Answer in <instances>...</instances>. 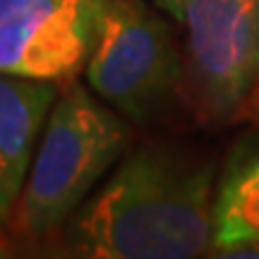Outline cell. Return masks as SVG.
I'll list each match as a JSON object with an SVG mask.
<instances>
[{"instance_id": "6da1fadb", "label": "cell", "mask_w": 259, "mask_h": 259, "mask_svg": "<svg viewBox=\"0 0 259 259\" xmlns=\"http://www.w3.org/2000/svg\"><path fill=\"white\" fill-rule=\"evenodd\" d=\"M213 163L168 149L127 154L72 223V250L99 259H190L213 245Z\"/></svg>"}, {"instance_id": "7a4b0ae2", "label": "cell", "mask_w": 259, "mask_h": 259, "mask_svg": "<svg viewBox=\"0 0 259 259\" xmlns=\"http://www.w3.org/2000/svg\"><path fill=\"white\" fill-rule=\"evenodd\" d=\"M127 147L118 115L72 82L53 103L41 144L17 202V228L27 238L58 231Z\"/></svg>"}, {"instance_id": "3957f363", "label": "cell", "mask_w": 259, "mask_h": 259, "mask_svg": "<svg viewBox=\"0 0 259 259\" xmlns=\"http://www.w3.org/2000/svg\"><path fill=\"white\" fill-rule=\"evenodd\" d=\"M84 70L103 101L137 122L161 115L183 84V60L168 22L144 0H101Z\"/></svg>"}, {"instance_id": "277c9868", "label": "cell", "mask_w": 259, "mask_h": 259, "mask_svg": "<svg viewBox=\"0 0 259 259\" xmlns=\"http://www.w3.org/2000/svg\"><path fill=\"white\" fill-rule=\"evenodd\" d=\"M183 82L209 125L235 118L259 74V0H187Z\"/></svg>"}, {"instance_id": "5b68a950", "label": "cell", "mask_w": 259, "mask_h": 259, "mask_svg": "<svg viewBox=\"0 0 259 259\" xmlns=\"http://www.w3.org/2000/svg\"><path fill=\"white\" fill-rule=\"evenodd\" d=\"M101 0H27L0 22V74L72 82L92 56Z\"/></svg>"}, {"instance_id": "8992f818", "label": "cell", "mask_w": 259, "mask_h": 259, "mask_svg": "<svg viewBox=\"0 0 259 259\" xmlns=\"http://www.w3.org/2000/svg\"><path fill=\"white\" fill-rule=\"evenodd\" d=\"M56 96L53 82L0 74V228L19 202Z\"/></svg>"}, {"instance_id": "52a82bcc", "label": "cell", "mask_w": 259, "mask_h": 259, "mask_svg": "<svg viewBox=\"0 0 259 259\" xmlns=\"http://www.w3.org/2000/svg\"><path fill=\"white\" fill-rule=\"evenodd\" d=\"M211 213V252L259 240V132L233 147L213 194Z\"/></svg>"}, {"instance_id": "ba28073f", "label": "cell", "mask_w": 259, "mask_h": 259, "mask_svg": "<svg viewBox=\"0 0 259 259\" xmlns=\"http://www.w3.org/2000/svg\"><path fill=\"white\" fill-rule=\"evenodd\" d=\"M233 120L250 122V125H257L259 127V74H257V79H254V84H252V89L247 92L245 101H242V106L238 108V113H235Z\"/></svg>"}, {"instance_id": "9c48e42d", "label": "cell", "mask_w": 259, "mask_h": 259, "mask_svg": "<svg viewBox=\"0 0 259 259\" xmlns=\"http://www.w3.org/2000/svg\"><path fill=\"white\" fill-rule=\"evenodd\" d=\"M211 257H226V259H259V240L242 242L235 247H226V250L211 252Z\"/></svg>"}, {"instance_id": "30bf717a", "label": "cell", "mask_w": 259, "mask_h": 259, "mask_svg": "<svg viewBox=\"0 0 259 259\" xmlns=\"http://www.w3.org/2000/svg\"><path fill=\"white\" fill-rule=\"evenodd\" d=\"M156 8H161L166 15L176 19V22H183V15H185V3L187 0H154Z\"/></svg>"}, {"instance_id": "8fae6325", "label": "cell", "mask_w": 259, "mask_h": 259, "mask_svg": "<svg viewBox=\"0 0 259 259\" xmlns=\"http://www.w3.org/2000/svg\"><path fill=\"white\" fill-rule=\"evenodd\" d=\"M27 0H0V22L3 19H8L15 10H19L22 5H24Z\"/></svg>"}, {"instance_id": "7c38bea8", "label": "cell", "mask_w": 259, "mask_h": 259, "mask_svg": "<svg viewBox=\"0 0 259 259\" xmlns=\"http://www.w3.org/2000/svg\"><path fill=\"white\" fill-rule=\"evenodd\" d=\"M5 254H8V252H5V245L0 242V257H5Z\"/></svg>"}]
</instances>
